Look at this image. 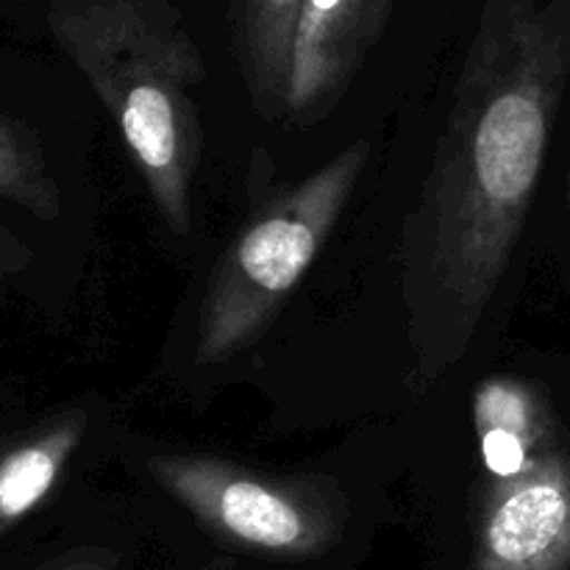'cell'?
Wrapping results in <instances>:
<instances>
[{"instance_id":"cell-1","label":"cell","mask_w":570,"mask_h":570,"mask_svg":"<svg viewBox=\"0 0 570 570\" xmlns=\"http://www.w3.org/2000/svg\"><path fill=\"white\" fill-rule=\"evenodd\" d=\"M570 70V0H482L417 209L401 293L421 387L465 356L521 239Z\"/></svg>"},{"instance_id":"cell-2","label":"cell","mask_w":570,"mask_h":570,"mask_svg":"<svg viewBox=\"0 0 570 570\" xmlns=\"http://www.w3.org/2000/svg\"><path fill=\"white\" fill-rule=\"evenodd\" d=\"M45 31L115 117L173 234L193 228L206 65L173 0H42Z\"/></svg>"},{"instance_id":"cell-3","label":"cell","mask_w":570,"mask_h":570,"mask_svg":"<svg viewBox=\"0 0 570 570\" xmlns=\"http://www.w3.org/2000/svg\"><path fill=\"white\" fill-rule=\"evenodd\" d=\"M479 443L471 570H570V443L549 395L518 376L473 393Z\"/></svg>"},{"instance_id":"cell-4","label":"cell","mask_w":570,"mask_h":570,"mask_svg":"<svg viewBox=\"0 0 570 570\" xmlns=\"http://www.w3.org/2000/svg\"><path fill=\"white\" fill-rule=\"evenodd\" d=\"M371 150V139H354L304 181L273 195L239 232L200 304L198 365H220L267 332L337 226Z\"/></svg>"},{"instance_id":"cell-5","label":"cell","mask_w":570,"mask_h":570,"mask_svg":"<svg viewBox=\"0 0 570 570\" xmlns=\"http://www.w3.org/2000/svg\"><path fill=\"white\" fill-rule=\"evenodd\" d=\"M148 473L200 527L262 557L315 560L348 523V499L321 476H282L209 454H156Z\"/></svg>"},{"instance_id":"cell-6","label":"cell","mask_w":570,"mask_h":570,"mask_svg":"<svg viewBox=\"0 0 570 570\" xmlns=\"http://www.w3.org/2000/svg\"><path fill=\"white\" fill-rule=\"evenodd\" d=\"M95 429L87 401H67L37 415H0V568L11 546L48 515Z\"/></svg>"},{"instance_id":"cell-7","label":"cell","mask_w":570,"mask_h":570,"mask_svg":"<svg viewBox=\"0 0 570 570\" xmlns=\"http://www.w3.org/2000/svg\"><path fill=\"white\" fill-rule=\"evenodd\" d=\"M393 0H304L289 56L287 111L301 128L326 120L384 37Z\"/></svg>"},{"instance_id":"cell-8","label":"cell","mask_w":570,"mask_h":570,"mask_svg":"<svg viewBox=\"0 0 570 570\" xmlns=\"http://www.w3.org/2000/svg\"><path fill=\"white\" fill-rule=\"evenodd\" d=\"M3 209L56 226L67 212V189L42 122L0 89V215Z\"/></svg>"},{"instance_id":"cell-9","label":"cell","mask_w":570,"mask_h":570,"mask_svg":"<svg viewBox=\"0 0 570 570\" xmlns=\"http://www.w3.org/2000/svg\"><path fill=\"white\" fill-rule=\"evenodd\" d=\"M304 0H228V26L239 76L256 115L276 120L287 111L289 56Z\"/></svg>"},{"instance_id":"cell-10","label":"cell","mask_w":570,"mask_h":570,"mask_svg":"<svg viewBox=\"0 0 570 570\" xmlns=\"http://www.w3.org/2000/svg\"><path fill=\"white\" fill-rule=\"evenodd\" d=\"M37 265L39 256L28 234L17 228L14 220L0 215V298L26 289Z\"/></svg>"},{"instance_id":"cell-11","label":"cell","mask_w":570,"mask_h":570,"mask_svg":"<svg viewBox=\"0 0 570 570\" xmlns=\"http://www.w3.org/2000/svg\"><path fill=\"white\" fill-rule=\"evenodd\" d=\"M0 570H120V551L106 543H70Z\"/></svg>"},{"instance_id":"cell-12","label":"cell","mask_w":570,"mask_h":570,"mask_svg":"<svg viewBox=\"0 0 570 570\" xmlns=\"http://www.w3.org/2000/svg\"><path fill=\"white\" fill-rule=\"evenodd\" d=\"M9 410H14V399H11L9 382L0 376V415H3V412H9Z\"/></svg>"},{"instance_id":"cell-13","label":"cell","mask_w":570,"mask_h":570,"mask_svg":"<svg viewBox=\"0 0 570 570\" xmlns=\"http://www.w3.org/2000/svg\"><path fill=\"white\" fill-rule=\"evenodd\" d=\"M206 570H228V566H226V562H220V560H217V562H212V566L206 568Z\"/></svg>"}]
</instances>
